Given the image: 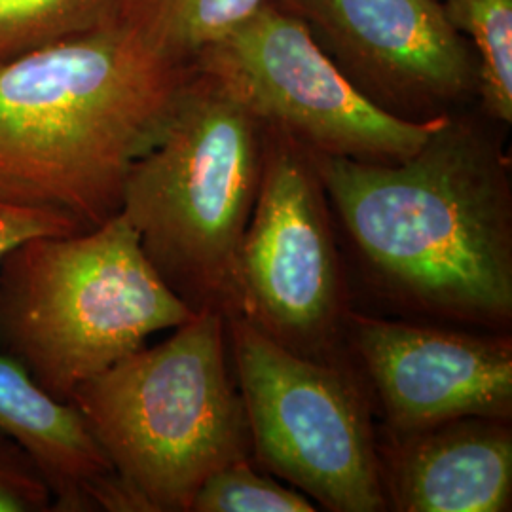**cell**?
I'll list each match as a JSON object with an SVG mask.
<instances>
[{
    "mask_svg": "<svg viewBox=\"0 0 512 512\" xmlns=\"http://www.w3.org/2000/svg\"><path fill=\"white\" fill-rule=\"evenodd\" d=\"M490 122L454 110L395 164L311 152L366 285L401 313L511 329V160Z\"/></svg>",
    "mask_w": 512,
    "mask_h": 512,
    "instance_id": "6da1fadb",
    "label": "cell"
},
{
    "mask_svg": "<svg viewBox=\"0 0 512 512\" xmlns=\"http://www.w3.org/2000/svg\"><path fill=\"white\" fill-rule=\"evenodd\" d=\"M192 74L120 21L0 63V202L82 232L116 217Z\"/></svg>",
    "mask_w": 512,
    "mask_h": 512,
    "instance_id": "7a4b0ae2",
    "label": "cell"
},
{
    "mask_svg": "<svg viewBox=\"0 0 512 512\" xmlns=\"http://www.w3.org/2000/svg\"><path fill=\"white\" fill-rule=\"evenodd\" d=\"M69 404L109 459L131 512H190L207 476L251 458L219 311L196 313L164 342L78 385Z\"/></svg>",
    "mask_w": 512,
    "mask_h": 512,
    "instance_id": "3957f363",
    "label": "cell"
},
{
    "mask_svg": "<svg viewBox=\"0 0 512 512\" xmlns=\"http://www.w3.org/2000/svg\"><path fill=\"white\" fill-rule=\"evenodd\" d=\"M194 315L124 213L92 230L27 239L0 264V353L59 403Z\"/></svg>",
    "mask_w": 512,
    "mask_h": 512,
    "instance_id": "277c9868",
    "label": "cell"
},
{
    "mask_svg": "<svg viewBox=\"0 0 512 512\" xmlns=\"http://www.w3.org/2000/svg\"><path fill=\"white\" fill-rule=\"evenodd\" d=\"M262 152V122L194 69L162 137L129 173L120 213L194 313L241 315L239 255Z\"/></svg>",
    "mask_w": 512,
    "mask_h": 512,
    "instance_id": "5b68a950",
    "label": "cell"
},
{
    "mask_svg": "<svg viewBox=\"0 0 512 512\" xmlns=\"http://www.w3.org/2000/svg\"><path fill=\"white\" fill-rule=\"evenodd\" d=\"M251 458L330 512L387 511L372 399L355 363L294 353L245 317L226 319Z\"/></svg>",
    "mask_w": 512,
    "mask_h": 512,
    "instance_id": "8992f818",
    "label": "cell"
},
{
    "mask_svg": "<svg viewBox=\"0 0 512 512\" xmlns=\"http://www.w3.org/2000/svg\"><path fill=\"white\" fill-rule=\"evenodd\" d=\"M262 128V175L239 255L241 317L294 353L353 363V308L327 190L308 148Z\"/></svg>",
    "mask_w": 512,
    "mask_h": 512,
    "instance_id": "52a82bcc",
    "label": "cell"
},
{
    "mask_svg": "<svg viewBox=\"0 0 512 512\" xmlns=\"http://www.w3.org/2000/svg\"><path fill=\"white\" fill-rule=\"evenodd\" d=\"M192 65L264 126L323 156L403 162L446 118L412 122L376 107L323 52L310 29L270 0L203 48Z\"/></svg>",
    "mask_w": 512,
    "mask_h": 512,
    "instance_id": "ba28073f",
    "label": "cell"
},
{
    "mask_svg": "<svg viewBox=\"0 0 512 512\" xmlns=\"http://www.w3.org/2000/svg\"><path fill=\"white\" fill-rule=\"evenodd\" d=\"M300 19L376 107L412 122L478 95V63L442 0H270Z\"/></svg>",
    "mask_w": 512,
    "mask_h": 512,
    "instance_id": "9c48e42d",
    "label": "cell"
},
{
    "mask_svg": "<svg viewBox=\"0 0 512 512\" xmlns=\"http://www.w3.org/2000/svg\"><path fill=\"white\" fill-rule=\"evenodd\" d=\"M348 349L385 431L414 433L461 418L512 420L509 332L351 310Z\"/></svg>",
    "mask_w": 512,
    "mask_h": 512,
    "instance_id": "30bf717a",
    "label": "cell"
},
{
    "mask_svg": "<svg viewBox=\"0 0 512 512\" xmlns=\"http://www.w3.org/2000/svg\"><path fill=\"white\" fill-rule=\"evenodd\" d=\"M376 431L387 511H511V421L461 418L414 433Z\"/></svg>",
    "mask_w": 512,
    "mask_h": 512,
    "instance_id": "8fae6325",
    "label": "cell"
},
{
    "mask_svg": "<svg viewBox=\"0 0 512 512\" xmlns=\"http://www.w3.org/2000/svg\"><path fill=\"white\" fill-rule=\"evenodd\" d=\"M0 427L35 456L54 512H131L109 459L73 404L59 403L0 353Z\"/></svg>",
    "mask_w": 512,
    "mask_h": 512,
    "instance_id": "7c38bea8",
    "label": "cell"
},
{
    "mask_svg": "<svg viewBox=\"0 0 512 512\" xmlns=\"http://www.w3.org/2000/svg\"><path fill=\"white\" fill-rule=\"evenodd\" d=\"M268 0H126L120 23L175 61L190 63Z\"/></svg>",
    "mask_w": 512,
    "mask_h": 512,
    "instance_id": "4fadbf2b",
    "label": "cell"
},
{
    "mask_svg": "<svg viewBox=\"0 0 512 512\" xmlns=\"http://www.w3.org/2000/svg\"><path fill=\"white\" fill-rule=\"evenodd\" d=\"M454 27L475 46L482 114L512 122V0H442Z\"/></svg>",
    "mask_w": 512,
    "mask_h": 512,
    "instance_id": "5bb4252c",
    "label": "cell"
},
{
    "mask_svg": "<svg viewBox=\"0 0 512 512\" xmlns=\"http://www.w3.org/2000/svg\"><path fill=\"white\" fill-rule=\"evenodd\" d=\"M126 0H0V63L116 23Z\"/></svg>",
    "mask_w": 512,
    "mask_h": 512,
    "instance_id": "9a60e30c",
    "label": "cell"
},
{
    "mask_svg": "<svg viewBox=\"0 0 512 512\" xmlns=\"http://www.w3.org/2000/svg\"><path fill=\"white\" fill-rule=\"evenodd\" d=\"M310 497L256 471L251 458L232 461L207 476L190 512H313Z\"/></svg>",
    "mask_w": 512,
    "mask_h": 512,
    "instance_id": "2e32d148",
    "label": "cell"
},
{
    "mask_svg": "<svg viewBox=\"0 0 512 512\" xmlns=\"http://www.w3.org/2000/svg\"><path fill=\"white\" fill-rule=\"evenodd\" d=\"M54 495L35 456L0 427V512H52Z\"/></svg>",
    "mask_w": 512,
    "mask_h": 512,
    "instance_id": "e0dca14e",
    "label": "cell"
},
{
    "mask_svg": "<svg viewBox=\"0 0 512 512\" xmlns=\"http://www.w3.org/2000/svg\"><path fill=\"white\" fill-rule=\"evenodd\" d=\"M82 232L73 220L50 211L18 203L0 202V264L27 239Z\"/></svg>",
    "mask_w": 512,
    "mask_h": 512,
    "instance_id": "ac0fdd59",
    "label": "cell"
}]
</instances>
